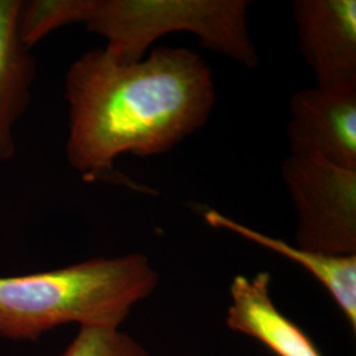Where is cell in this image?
<instances>
[{
  "label": "cell",
  "mask_w": 356,
  "mask_h": 356,
  "mask_svg": "<svg viewBox=\"0 0 356 356\" xmlns=\"http://www.w3.org/2000/svg\"><path fill=\"white\" fill-rule=\"evenodd\" d=\"M83 0H29L22 1L19 32L23 44L32 49L51 32L81 23Z\"/></svg>",
  "instance_id": "cell-10"
},
{
  "label": "cell",
  "mask_w": 356,
  "mask_h": 356,
  "mask_svg": "<svg viewBox=\"0 0 356 356\" xmlns=\"http://www.w3.org/2000/svg\"><path fill=\"white\" fill-rule=\"evenodd\" d=\"M281 176L297 213L296 245L319 254H356V169L291 153Z\"/></svg>",
  "instance_id": "cell-4"
},
{
  "label": "cell",
  "mask_w": 356,
  "mask_h": 356,
  "mask_svg": "<svg viewBox=\"0 0 356 356\" xmlns=\"http://www.w3.org/2000/svg\"><path fill=\"white\" fill-rule=\"evenodd\" d=\"M20 0H0V161L16 154L15 128L32 102L36 61L19 32Z\"/></svg>",
  "instance_id": "cell-8"
},
{
  "label": "cell",
  "mask_w": 356,
  "mask_h": 356,
  "mask_svg": "<svg viewBox=\"0 0 356 356\" xmlns=\"http://www.w3.org/2000/svg\"><path fill=\"white\" fill-rule=\"evenodd\" d=\"M247 0H83L81 24L106 38L104 51L119 63H136L157 38L189 32L201 45L238 64L259 63Z\"/></svg>",
  "instance_id": "cell-3"
},
{
  "label": "cell",
  "mask_w": 356,
  "mask_h": 356,
  "mask_svg": "<svg viewBox=\"0 0 356 356\" xmlns=\"http://www.w3.org/2000/svg\"><path fill=\"white\" fill-rule=\"evenodd\" d=\"M289 113L292 154L356 169V86L300 90L293 94Z\"/></svg>",
  "instance_id": "cell-5"
},
{
  "label": "cell",
  "mask_w": 356,
  "mask_h": 356,
  "mask_svg": "<svg viewBox=\"0 0 356 356\" xmlns=\"http://www.w3.org/2000/svg\"><path fill=\"white\" fill-rule=\"evenodd\" d=\"M58 356H151L127 332L107 327H79L76 338Z\"/></svg>",
  "instance_id": "cell-11"
},
{
  "label": "cell",
  "mask_w": 356,
  "mask_h": 356,
  "mask_svg": "<svg viewBox=\"0 0 356 356\" xmlns=\"http://www.w3.org/2000/svg\"><path fill=\"white\" fill-rule=\"evenodd\" d=\"M293 20L316 86H356L355 0H296Z\"/></svg>",
  "instance_id": "cell-6"
},
{
  "label": "cell",
  "mask_w": 356,
  "mask_h": 356,
  "mask_svg": "<svg viewBox=\"0 0 356 356\" xmlns=\"http://www.w3.org/2000/svg\"><path fill=\"white\" fill-rule=\"evenodd\" d=\"M65 99L67 163L97 181L114 173L118 157L163 154L204 127L216 90L210 66L186 48H156L128 64L97 48L69 66Z\"/></svg>",
  "instance_id": "cell-1"
},
{
  "label": "cell",
  "mask_w": 356,
  "mask_h": 356,
  "mask_svg": "<svg viewBox=\"0 0 356 356\" xmlns=\"http://www.w3.org/2000/svg\"><path fill=\"white\" fill-rule=\"evenodd\" d=\"M226 323L264 344L276 356H323L310 337L284 316L270 296V273L236 275L229 286Z\"/></svg>",
  "instance_id": "cell-7"
},
{
  "label": "cell",
  "mask_w": 356,
  "mask_h": 356,
  "mask_svg": "<svg viewBox=\"0 0 356 356\" xmlns=\"http://www.w3.org/2000/svg\"><path fill=\"white\" fill-rule=\"evenodd\" d=\"M204 220L213 229H226L248 242L264 247L286 257L306 270L322 284L334 302L356 332V254L334 256L302 250L297 245L272 238L257 229L225 216L214 209L204 213Z\"/></svg>",
  "instance_id": "cell-9"
},
{
  "label": "cell",
  "mask_w": 356,
  "mask_h": 356,
  "mask_svg": "<svg viewBox=\"0 0 356 356\" xmlns=\"http://www.w3.org/2000/svg\"><path fill=\"white\" fill-rule=\"evenodd\" d=\"M160 282L141 254L92 257L67 267L0 276V338L36 341L63 325L119 329Z\"/></svg>",
  "instance_id": "cell-2"
}]
</instances>
